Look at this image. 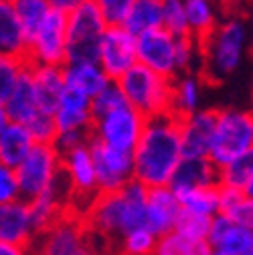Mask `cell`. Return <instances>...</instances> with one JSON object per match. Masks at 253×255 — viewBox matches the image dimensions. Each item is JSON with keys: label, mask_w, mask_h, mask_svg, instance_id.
Returning a JSON list of instances; mask_svg holds the SVG:
<instances>
[{"label": "cell", "mask_w": 253, "mask_h": 255, "mask_svg": "<svg viewBox=\"0 0 253 255\" xmlns=\"http://www.w3.org/2000/svg\"><path fill=\"white\" fill-rule=\"evenodd\" d=\"M182 160L180 118L172 112L148 118L134 150V178L148 188L168 186Z\"/></svg>", "instance_id": "cell-1"}, {"label": "cell", "mask_w": 253, "mask_h": 255, "mask_svg": "<svg viewBox=\"0 0 253 255\" xmlns=\"http://www.w3.org/2000/svg\"><path fill=\"white\" fill-rule=\"evenodd\" d=\"M148 193L150 188L136 178L116 193H100L83 215L89 233L116 245L126 233L144 227Z\"/></svg>", "instance_id": "cell-2"}, {"label": "cell", "mask_w": 253, "mask_h": 255, "mask_svg": "<svg viewBox=\"0 0 253 255\" xmlns=\"http://www.w3.org/2000/svg\"><path fill=\"white\" fill-rule=\"evenodd\" d=\"M201 43L205 73L211 79H225L241 67L249 43V26L241 16H229Z\"/></svg>", "instance_id": "cell-3"}, {"label": "cell", "mask_w": 253, "mask_h": 255, "mask_svg": "<svg viewBox=\"0 0 253 255\" xmlns=\"http://www.w3.org/2000/svg\"><path fill=\"white\" fill-rule=\"evenodd\" d=\"M118 83L128 98V104L142 112L146 118L172 112L174 79H168L138 63Z\"/></svg>", "instance_id": "cell-4"}, {"label": "cell", "mask_w": 253, "mask_h": 255, "mask_svg": "<svg viewBox=\"0 0 253 255\" xmlns=\"http://www.w3.org/2000/svg\"><path fill=\"white\" fill-rule=\"evenodd\" d=\"M253 150V112L227 108L217 112V132L211 160L221 168Z\"/></svg>", "instance_id": "cell-5"}, {"label": "cell", "mask_w": 253, "mask_h": 255, "mask_svg": "<svg viewBox=\"0 0 253 255\" xmlns=\"http://www.w3.org/2000/svg\"><path fill=\"white\" fill-rule=\"evenodd\" d=\"M67 63H100V45L110 28L96 0H87L69 16Z\"/></svg>", "instance_id": "cell-6"}, {"label": "cell", "mask_w": 253, "mask_h": 255, "mask_svg": "<svg viewBox=\"0 0 253 255\" xmlns=\"http://www.w3.org/2000/svg\"><path fill=\"white\" fill-rule=\"evenodd\" d=\"M18 174L24 201H35L49 190L63 176V156L55 144H35L30 154L14 168Z\"/></svg>", "instance_id": "cell-7"}, {"label": "cell", "mask_w": 253, "mask_h": 255, "mask_svg": "<svg viewBox=\"0 0 253 255\" xmlns=\"http://www.w3.org/2000/svg\"><path fill=\"white\" fill-rule=\"evenodd\" d=\"M69 57V18L67 14L51 10L47 20L28 41L26 59L33 65L65 67Z\"/></svg>", "instance_id": "cell-8"}, {"label": "cell", "mask_w": 253, "mask_h": 255, "mask_svg": "<svg viewBox=\"0 0 253 255\" xmlns=\"http://www.w3.org/2000/svg\"><path fill=\"white\" fill-rule=\"evenodd\" d=\"M35 255H98L89 241V229L83 217L63 215L55 225L39 235Z\"/></svg>", "instance_id": "cell-9"}, {"label": "cell", "mask_w": 253, "mask_h": 255, "mask_svg": "<svg viewBox=\"0 0 253 255\" xmlns=\"http://www.w3.org/2000/svg\"><path fill=\"white\" fill-rule=\"evenodd\" d=\"M146 122L148 118L128 104L93 122L91 138L124 152H134L144 134Z\"/></svg>", "instance_id": "cell-10"}, {"label": "cell", "mask_w": 253, "mask_h": 255, "mask_svg": "<svg viewBox=\"0 0 253 255\" xmlns=\"http://www.w3.org/2000/svg\"><path fill=\"white\" fill-rule=\"evenodd\" d=\"M61 156H63V172H65L71 186V205H77L73 209V215H79L81 209L79 205H83V215H85L100 195L98 170H96V162H93L91 148L89 144H85Z\"/></svg>", "instance_id": "cell-11"}, {"label": "cell", "mask_w": 253, "mask_h": 255, "mask_svg": "<svg viewBox=\"0 0 253 255\" xmlns=\"http://www.w3.org/2000/svg\"><path fill=\"white\" fill-rule=\"evenodd\" d=\"M89 148L98 170L100 193H116L134 180V152L112 148L96 138L89 140Z\"/></svg>", "instance_id": "cell-12"}, {"label": "cell", "mask_w": 253, "mask_h": 255, "mask_svg": "<svg viewBox=\"0 0 253 255\" xmlns=\"http://www.w3.org/2000/svg\"><path fill=\"white\" fill-rule=\"evenodd\" d=\"M138 63L168 79L180 75L178 69V37L166 28H156L138 37Z\"/></svg>", "instance_id": "cell-13"}, {"label": "cell", "mask_w": 253, "mask_h": 255, "mask_svg": "<svg viewBox=\"0 0 253 255\" xmlns=\"http://www.w3.org/2000/svg\"><path fill=\"white\" fill-rule=\"evenodd\" d=\"M100 65L112 81H120L138 65V37L126 26H110L100 45Z\"/></svg>", "instance_id": "cell-14"}, {"label": "cell", "mask_w": 253, "mask_h": 255, "mask_svg": "<svg viewBox=\"0 0 253 255\" xmlns=\"http://www.w3.org/2000/svg\"><path fill=\"white\" fill-rule=\"evenodd\" d=\"M217 132V112L199 110L180 118V138L184 158H211Z\"/></svg>", "instance_id": "cell-15"}, {"label": "cell", "mask_w": 253, "mask_h": 255, "mask_svg": "<svg viewBox=\"0 0 253 255\" xmlns=\"http://www.w3.org/2000/svg\"><path fill=\"white\" fill-rule=\"evenodd\" d=\"M39 237L35 229L30 203L20 199L14 203L0 205V243L30 247Z\"/></svg>", "instance_id": "cell-16"}, {"label": "cell", "mask_w": 253, "mask_h": 255, "mask_svg": "<svg viewBox=\"0 0 253 255\" xmlns=\"http://www.w3.org/2000/svg\"><path fill=\"white\" fill-rule=\"evenodd\" d=\"M182 213V203L170 186L150 188L146 205V227L158 237H164L176 229L178 217Z\"/></svg>", "instance_id": "cell-17"}, {"label": "cell", "mask_w": 253, "mask_h": 255, "mask_svg": "<svg viewBox=\"0 0 253 255\" xmlns=\"http://www.w3.org/2000/svg\"><path fill=\"white\" fill-rule=\"evenodd\" d=\"M35 138L24 124L10 122L0 114V164L18 168L20 162L35 148Z\"/></svg>", "instance_id": "cell-18"}, {"label": "cell", "mask_w": 253, "mask_h": 255, "mask_svg": "<svg viewBox=\"0 0 253 255\" xmlns=\"http://www.w3.org/2000/svg\"><path fill=\"white\" fill-rule=\"evenodd\" d=\"M219 184V166L211 158H184L168 186L178 197H182L191 190Z\"/></svg>", "instance_id": "cell-19"}, {"label": "cell", "mask_w": 253, "mask_h": 255, "mask_svg": "<svg viewBox=\"0 0 253 255\" xmlns=\"http://www.w3.org/2000/svg\"><path fill=\"white\" fill-rule=\"evenodd\" d=\"M209 243L213 245L215 251H221V253L245 255L253 251V231L235 223L227 215L219 213L213 219Z\"/></svg>", "instance_id": "cell-20"}, {"label": "cell", "mask_w": 253, "mask_h": 255, "mask_svg": "<svg viewBox=\"0 0 253 255\" xmlns=\"http://www.w3.org/2000/svg\"><path fill=\"white\" fill-rule=\"evenodd\" d=\"M0 114L6 116L10 122L24 124V126H28L41 114L39 100L35 93V83H33V63L30 61H28V67H26L24 75L20 77L16 89L10 93V98L0 104Z\"/></svg>", "instance_id": "cell-21"}, {"label": "cell", "mask_w": 253, "mask_h": 255, "mask_svg": "<svg viewBox=\"0 0 253 255\" xmlns=\"http://www.w3.org/2000/svg\"><path fill=\"white\" fill-rule=\"evenodd\" d=\"M53 118L59 132H91L93 122H96L91 112V98L79 91L67 89Z\"/></svg>", "instance_id": "cell-22"}, {"label": "cell", "mask_w": 253, "mask_h": 255, "mask_svg": "<svg viewBox=\"0 0 253 255\" xmlns=\"http://www.w3.org/2000/svg\"><path fill=\"white\" fill-rule=\"evenodd\" d=\"M33 83L39 108L45 114H55L67 91L65 71L57 65H33Z\"/></svg>", "instance_id": "cell-23"}, {"label": "cell", "mask_w": 253, "mask_h": 255, "mask_svg": "<svg viewBox=\"0 0 253 255\" xmlns=\"http://www.w3.org/2000/svg\"><path fill=\"white\" fill-rule=\"evenodd\" d=\"M0 53L22 59L28 55V37L12 0H0Z\"/></svg>", "instance_id": "cell-24"}, {"label": "cell", "mask_w": 253, "mask_h": 255, "mask_svg": "<svg viewBox=\"0 0 253 255\" xmlns=\"http://www.w3.org/2000/svg\"><path fill=\"white\" fill-rule=\"evenodd\" d=\"M63 71H65L67 89L79 91L91 100L112 83L110 75L104 71L100 63H67Z\"/></svg>", "instance_id": "cell-25"}, {"label": "cell", "mask_w": 253, "mask_h": 255, "mask_svg": "<svg viewBox=\"0 0 253 255\" xmlns=\"http://www.w3.org/2000/svg\"><path fill=\"white\" fill-rule=\"evenodd\" d=\"M203 100V81L197 73H182L174 79V102H172V114L178 118L191 116L201 108Z\"/></svg>", "instance_id": "cell-26"}, {"label": "cell", "mask_w": 253, "mask_h": 255, "mask_svg": "<svg viewBox=\"0 0 253 255\" xmlns=\"http://www.w3.org/2000/svg\"><path fill=\"white\" fill-rule=\"evenodd\" d=\"M164 20V0H136V4L126 20V28L132 35L140 37L150 30L162 28Z\"/></svg>", "instance_id": "cell-27"}, {"label": "cell", "mask_w": 253, "mask_h": 255, "mask_svg": "<svg viewBox=\"0 0 253 255\" xmlns=\"http://www.w3.org/2000/svg\"><path fill=\"white\" fill-rule=\"evenodd\" d=\"M184 6L191 35L199 41H205L221 22L215 0H184Z\"/></svg>", "instance_id": "cell-28"}, {"label": "cell", "mask_w": 253, "mask_h": 255, "mask_svg": "<svg viewBox=\"0 0 253 255\" xmlns=\"http://www.w3.org/2000/svg\"><path fill=\"white\" fill-rule=\"evenodd\" d=\"M219 190H221V213L253 231V197H247L243 190L221 184Z\"/></svg>", "instance_id": "cell-29"}, {"label": "cell", "mask_w": 253, "mask_h": 255, "mask_svg": "<svg viewBox=\"0 0 253 255\" xmlns=\"http://www.w3.org/2000/svg\"><path fill=\"white\" fill-rule=\"evenodd\" d=\"M215 249L209 241L188 239L176 231L160 237L154 255H213Z\"/></svg>", "instance_id": "cell-30"}, {"label": "cell", "mask_w": 253, "mask_h": 255, "mask_svg": "<svg viewBox=\"0 0 253 255\" xmlns=\"http://www.w3.org/2000/svg\"><path fill=\"white\" fill-rule=\"evenodd\" d=\"M178 199H180L184 211L199 213V215L213 217V219L221 213V190H219V186L197 188V190H191V193H186Z\"/></svg>", "instance_id": "cell-31"}, {"label": "cell", "mask_w": 253, "mask_h": 255, "mask_svg": "<svg viewBox=\"0 0 253 255\" xmlns=\"http://www.w3.org/2000/svg\"><path fill=\"white\" fill-rule=\"evenodd\" d=\"M158 241H160V237L144 225L126 233L116 243V249H118V255H154Z\"/></svg>", "instance_id": "cell-32"}, {"label": "cell", "mask_w": 253, "mask_h": 255, "mask_svg": "<svg viewBox=\"0 0 253 255\" xmlns=\"http://www.w3.org/2000/svg\"><path fill=\"white\" fill-rule=\"evenodd\" d=\"M12 4H14V10H16V14L24 26V33H26L28 41L53 10L49 0H12Z\"/></svg>", "instance_id": "cell-33"}, {"label": "cell", "mask_w": 253, "mask_h": 255, "mask_svg": "<svg viewBox=\"0 0 253 255\" xmlns=\"http://www.w3.org/2000/svg\"><path fill=\"white\" fill-rule=\"evenodd\" d=\"M251 176H253V150L241 154L239 158L231 160L229 164L219 168V182H221V186L243 190Z\"/></svg>", "instance_id": "cell-34"}, {"label": "cell", "mask_w": 253, "mask_h": 255, "mask_svg": "<svg viewBox=\"0 0 253 255\" xmlns=\"http://www.w3.org/2000/svg\"><path fill=\"white\" fill-rule=\"evenodd\" d=\"M26 67H28V59L10 57V55L0 57V104L10 98V93L16 89Z\"/></svg>", "instance_id": "cell-35"}, {"label": "cell", "mask_w": 253, "mask_h": 255, "mask_svg": "<svg viewBox=\"0 0 253 255\" xmlns=\"http://www.w3.org/2000/svg\"><path fill=\"white\" fill-rule=\"evenodd\" d=\"M211 227H213V217H205V215L191 213V211H184L182 209L174 231L180 233V235H184V237H188V239L209 241Z\"/></svg>", "instance_id": "cell-36"}, {"label": "cell", "mask_w": 253, "mask_h": 255, "mask_svg": "<svg viewBox=\"0 0 253 255\" xmlns=\"http://www.w3.org/2000/svg\"><path fill=\"white\" fill-rule=\"evenodd\" d=\"M124 106H128V98H126V93L118 81H112L100 95H96V98L91 100V112L96 120H100Z\"/></svg>", "instance_id": "cell-37"}, {"label": "cell", "mask_w": 253, "mask_h": 255, "mask_svg": "<svg viewBox=\"0 0 253 255\" xmlns=\"http://www.w3.org/2000/svg\"><path fill=\"white\" fill-rule=\"evenodd\" d=\"M162 28L176 37H188L191 28H188V16L184 0H164V20Z\"/></svg>", "instance_id": "cell-38"}, {"label": "cell", "mask_w": 253, "mask_h": 255, "mask_svg": "<svg viewBox=\"0 0 253 255\" xmlns=\"http://www.w3.org/2000/svg\"><path fill=\"white\" fill-rule=\"evenodd\" d=\"M96 4L104 14L108 26H124L136 0H96Z\"/></svg>", "instance_id": "cell-39"}, {"label": "cell", "mask_w": 253, "mask_h": 255, "mask_svg": "<svg viewBox=\"0 0 253 255\" xmlns=\"http://www.w3.org/2000/svg\"><path fill=\"white\" fill-rule=\"evenodd\" d=\"M26 128L30 130V134H33V138H35L37 144H55V140L59 136V128L55 124L53 114L41 112Z\"/></svg>", "instance_id": "cell-40"}, {"label": "cell", "mask_w": 253, "mask_h": 255, "mask_svg": "<svg viewBox=\"0 0 253 255\" xmlns=\"http://www.w3.org/2000/svg\"><path fill=\"white\" fill-rule=\"evenodd\" d=\"M20 199H22V190H20L16 170L0 164V205L14 203Z\"/></svg>", "instance_id": "cell-41"}, {"label": "cell", "mask_w": 253, "mask_h": 255, "mask_svg": "<svg viewBox=\"0 0 253 255\" xmlns=\"http://www.w3.org/2000/svg\"><path fill=\"white\" fill-rule=\"evenodd\" d=\"M89 140H91V132H79V130H75V132H59V136L55 140V148L61 154H65L69 150H75L79 146L89 144Z\"/></svg>", "instance_id": "cell-42"}, {"label": "cell", "mask_w": 253, "mask_h": 255, "mask_svg": "<svg viewBox=\"0 0 253 255\" xmlns=\"http://www.w3.org/2000/svg\"><path fill=\"white\" fill-rule=\"evenodd\" d=\"M87 2V0H49V4H51V8L53 10H57V12H63V14H71V12H75L79 6H83Z\"/></svg>", "instance_id": "cell-43"}, {"label": "cell", "mask_w": 253, "mask_h": 255, "mask_svg": "<svg viewBox=\"0 0 253 255\" xmlns=\"http://www.w3.org/2000/svg\"><path fill=\"white\" fill-rule=\"evenodd\" d=\"M0 255H35V253H30V247L26 245L0 243Z\"/></svg>", "instance_id": "cell-44"}, {"label": "cell", "mask_w": 253, "mask_h": 255, "mask_svg": "<svg viewBox=\"0 0 253 255\" xmlns=\"http://www.w3.org/2000/svg\"><path fill=\"white\" fill-rule=\"evenodd\" d=\"M243 193L247 195V197H253V176L249 178V182L245 184V188H243Z\"/></svg>", "instance_id": "cell-45"}, {"label": "cell", "mask_w": 253, "mask_h": 255, "mask_svg": "<svg viewBox=\"0 0 253 255\" xmlns=\"http://www.w3.org/2000/svg\"><path fill=\"white\" fill-rule=\"evenodd\" d=\"M225 2H227L229 6H241V4L249 2V0H225Z\"/></svg>", "instance_id": "cell-46"}, {"label": "cell", "mask_w": 253, "mask_h": 255, "mask_svg": "<svg viewBox=\"0 0 253 255\" xmlns=\"http://www.w3.org/2000/svg\"><path fill=\"white\" fill-rule=\"evenodd\" d=\"M213 255H229V253H221V251H215Z\"/></svg>", "instance_id": "cell-47"}, {"label": "cell", "mask_w": 253, "mask_h": 255, "mask_svg": "<svg viewBox=\"0 0 253 255\" xmlns=\"http://www.w3.org/2000/svg\"><path fill=\"white\" fill-rule=\"evenodd\" d=\"M245 255H253V251H249V253H245Z\"/></svg>", "instance_id": "cell-48"}]
</instances>
